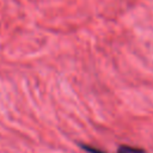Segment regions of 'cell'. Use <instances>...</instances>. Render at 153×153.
<instances>
[{
    "mask_svg": "<svg viewBox=\"0 0 153 153\" xmlns=\"http://www.w3.org/2000/svg\"><path fill=\"white\" fill-rule=\"evenodd\" d=\"M117 153H145V151L143 149H140V148L129 147V146H121L118 148Z\"/></svg>",
    "mask_w": 153,
    "mask_h": 153,
    "instance_id": "6da1fadb",
    "label": "cell"
},
{
    "mask_svg": "<svg viewBox=\"0 0 153 153\" xmlns=\"http://www.w3.org/2000/svg\"><path fill=\"white\" fill-rule=\"evenodd\" d=\"M82 147H84L85 151H87V152H90V153H104V152H102L100 149L94 148V147H91V146H85V145H82Z\"/></svg>",
    "mask_w": 153,
    "mask_h": 153,
    "instance_id": "7a4b0ae2",
    "label": "cell"
}]
</instances>
